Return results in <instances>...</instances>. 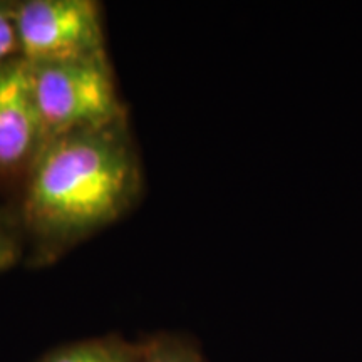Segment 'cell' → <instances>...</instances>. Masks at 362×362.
<instances>
[{
	"instance_id": "obj_1",
	"label": "cell",
	"mask_w": 362,
	"mask_h": 362,
	"mask_svg": "<svg viewBox=\"0 0 362 362\" xmlns=\"http://www.w3.org/2000/svg\"><path fill=\"white\" fill-rule=\"evenodd\" d=\"M143 193V170L128 119L57 136L29 165L24 225L40 260L115 223Z\"/></svg>"
},
{
	"instance_id": "obj_2",
	"label": "cell",
	"mask_w": 362,
	"mask_h": 362,
	"mask_svg": "<svg viewBox=\"0 0 362 362\" xmlns=\"http://www.w3.org/2000/svg\"><path fill=\"white\" fill-rule=\"evenodd\" d=\"M27 64L45 141L128 119L107 56Z\"/></svg>"
},
{
	"instance_id": "obj_3",
	"label": "cell",
	"mask_w": 362,
	"mask_h": 362,
	"mask_svg": "<svg viewBox=\"0 0 362 362\" xmlns=\"http://www.w3.org/2000/svg\"><path fill=\"white\" fill-rule=\"evenodd\" d=\"M17 47L27 62L104 57L106 40L96 0L13 2Z\"/></svg>"
},
{
	"instance_id": "obj_4",
	"label": "cell",
	"mask_w": 362,
	"mask_h": 362,
	"mask_svg": "<svg viewBox=\"0 0 362 362\" xmlns=\"http://www.w3.org/2000/svg\"><path fill=\"white\" fill-rule=\"evenodd\" d=\"M45 143L25 59L0 64V170L29 168Z\"/></svg>"
},
{
	"instance_id": "obj_5",
	"label": "cell",
	"mask_w": 362,
	"mask_h": 362,
	"mask_svg": "<svg viewBox=\"0 0 362 362\" xmlns=\"http://www.w3.org/2000/svg\"><path fill=\"white\" fill-rule=\"evenodd\" d=\"M143 344L116 336L86 339L49 352L39 362H139Z\"/></svg>"
},
{
	"instance_id": "obj_6",
	"label": "cell",
	"mask_w": 362,
	"mask_h": 362,
	"mask_svg": "<svg viewBox=\"0 0 362 362\" xmlns=\"http://www.w3.org/2000/svg\"><path fill=\"white\" fill-rule=\"evenodd\" d=\"M139 362H203V359L187 341L173 336H158L143 344Z\"/></svg>"
},
{
	"instance_id": "obj_7",
	"label": "cell",
	"mask_w": 362,
	"mask_h": 362,
	"mask_svg": "<svg viewBox=\"0 0 362 362\" xmlns=\"http://www.w3.org/2000/svg\"><path fill=\"white\" fill-rule=\"evenodd\" d=\"M19 54L13 4L0 2V64Z\"/></svg>"
},
{
	"instance_id": "obj_8",
	"label": "cell",
	"mask_w": 362,
	"mask_h": 362,
	"mask_svg": "<svg viewBox=\"0 0 362 362\" xmlns=\"http://www.w3.org/2000/svg\"><path fill=\"white\" fill-rule=\"evenodd\" d=\"M19 259V243L11 230L0 221V272L11 269Z\"/></svg>"
}]
</instances>
